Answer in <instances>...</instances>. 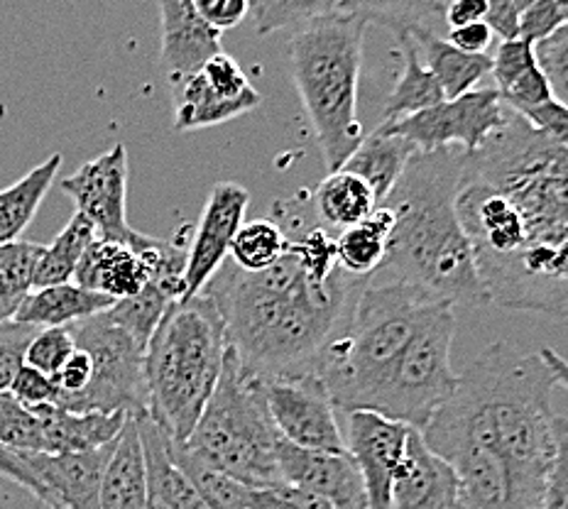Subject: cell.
<instances>
[{
  "label": "cell",
  "mask_w": 568,
  "mask_h": 509,
  "mask_svg": "<svg viewBox=\"0 0 568 509\" xmlns=\"http://www.w3.org/2000/svg\"><path fill=\"white\" fill-rule=\"evenodd\" d=\"M186 284L184 279L176 277H160L150 279L133 297L118 299L109 312L111 322L121 326L125 334L135 338L140 348H148V343L160 326L164 312L170 309V304L184 299Z\"/></svg>",
  "instance_id": "f546056e"
},
{
  "label": "cell",
  "mask_w": 568,
  "mask_h": 509,
  "mask_svg": "<svg viewBox=\"0 0 568 509\" xmlns=\"http://www.w3.org/2000/svg\"><path fill=\"white\" fill-rule=\"evenodd\" d=\"M417 44L422 62L429 67L432 74L439 81L444 96L452 101L464 93L478 89L485 77H490L493 59L488 54H466L456 47L442 40L429 28H414L405 32Z\"/></svg>",
  "instance_id": "484cf974"
},
{
  "label": "cell",
  "mask_w": 568,
  "mask_h": 509,
  "mask_svg": "<svg viewBox=\"0 0 568 509\" xmlns=\"http://www.w3.org/2000/svg\"><path fill=\"white\" fill-rule=\"evenodd\" d=\"M170 89L174 105V130H180V133H192V130L229 123L233 118L251 113L260 105L255 101L221 99L219 93L206 84L201 71L174 81Z\"/></svg>",
  "instance_id": "83f0119b"
},
{
  "label": "cell",
  "mask_w": 568,
  "mask_h": 509,
  "mask_svg": "<svg viewBox=\"0 0 568 509\" xmlns=\"http://www.w3.org/2000/svg\"><path fill=\"white\" fill-rule=\"evenodd\" d=\"M162 247L164 241L160 238H148L140 247L97 238L81 257L74 284L105 294L113 302L133 297L155 275Z\"/></svg>",
  "instance_id": "e0dca14e"
},
{
  "label": "cell",
  "mask_w": 568,
  "mask_h": 509,
  "mask_svg": "<svg viewBox=\"0 0 568 509\" xmlns=\"http://www.w3.org/2000/svg\"><path fill=\"white\" fill-rule=\"evenodd\" d=\"M74 201L77 213L87 216L97 235L103 241H115L140 247L150 235L138 233L128 223V150L115 145L67 176L59 184Z\"/></svg>",
  "instance_id": "7c38bea8"
},
{
  "label": "cell",
  "mask_w": 568,
  "mask_h": 509,
  "mask_svg": "<svg viewBox=\"0 0 568 509\" xmlns=\"http://www.w3.org/2000/svg\"><path fill=\"white\" fill-rule=\"evenodd\" d=\"M44 436V454H84L103 448L121 436L130 414H77L57 405L32 407Z\"/></svg>",
  "instance_id": "7402d4cb"
},
{
  "label": "cell",
  "mask_w": 568,
  "mask_h": 509,
  "mask_svg": "<svg viewBox=\"0 0 568 509\" xmlns=\"http://www.w3.org/2000/svg\"><path fill=\"white\" fill-rule=\"evenodd\" d=\"M346 451L358 466L368 509H389L393 485L405 464L412 426L381 417L375 411H348Z\"/></svg>",
  "instance_id": "5bb4252c"
},
{
  "label": "cell",
  "mask_w": 568,
  "mask_h": 509,
  "mask_svg": "<svg viewBox=\"0 0 568 509\" xmlns=\"http://www.w3.org/2000/svg\"><path fill=\"white\" fill-rule=\"evenodd\" d=\"M566 22L556 8V0H537L535 6L519 13V40H527L529 44H539L541 40L551 38V34L564 28Z\"/></svg>",
  "instance_id": "bcb514c9"
},
{
  "label": "cell",
  "mask_w": 568,
  "mask_h": 509,
  "mask_svg": "<svg viewBox=\"0 0 568 509\" xmlns=\"http://www.w3.org/2000/svg\"><path fill=\"white\" fill-rule=\"evenodd\" d=\"M255 6H257V0H253V8H255Z\"/></svg>",
  "instance_id": "91938a15"
},
{
  "label": "cell",
  "mask_w": 568,
  "mask_h": 509,
  "mask_svg": "<svg viewBox=\"0 0 568 509\" xmlns=\"http://www.w3.org/2000/svg\"><path fill=\"white\" fill-rule=\"evenodd\" d=\"M148 476V509H209L172 458V439L148 411L135 414Z\"/></svg>",
  "instance_id": "44dd1931"
},
{
  "label": "cell",
  "mask_w": 568,
  "mask_h": 509,
  "mask_svg": "<svg viewBox=\"0 0 568 509\" xmlns=\"http://www.w3.org/2000/svg\"><path fill=\"white\" fill-rule=\"evenodd\" d=\"M341 13H353L365 22H375L395 34H405L414 28H426V20L444 13L442 0H341Z\"/></svg>",
  "instance_id": "8d00e7d4"
},
{
  "label": "cell",
  "mask_w": 568,
  "mask_h": 509,
  "mask_svg": "<svg viewBox=\"0 0 568 509\" xmlns=\"http://www.w3.org/2000/svg\"><path fill=\"white\" fill-rule=\"evenodd\" d=\"M490 77L503 103L517 115L551 101L549 81L537 62L535 44L527 40H505L493 57Z\"/></svg>",
  "instance_id": "603a6c76"
},
{
  "label": "cell",
  "mask_w": 568,
  "mask_h": 509,
  "mask_svg": "<svg viewBox=\"0 0 568 509\" xmlns=\"http://www.w3.org/2000/svg\"><path fill=\"white\" fill-rule=\"evenodd\" d=\"M97 238L99 235H97V228L91 226V221L87 216H81V213H74L67 226L59 231L54 243L44 245L38 269H34L32 289L74 282L81 257H84L87 247Z\"/></svg>",
  "instance_id": "836d02e7"
},
{
  "label": "cell",
  "mask_w": 568,
  "mask_h": 509,
  "mask_svg": "<svg viewBox=\"0 0 568 509\" xmlns=\"http://www.w3.org/2000/svg\"><path fill=\"white\" fill-rule=\"evenodd\" d=\"M118 441V439H115ZM115 441L84 454H28L22 460L42 480L57 507L62 509H101V482L105 464Z\"/></svg>",
  "instance_id": "ac0fdd59"
},
{
  "label": "cell",
  "mask_w": 568,
  "mask_h": 509,
  "mask_svg": "<svg viewBox=\"0 0 568 509\" xmlns=\"http://www.w3.org/2000/svg\"><path fill=\"white\" fill-rule=\"evenodd\" d=\"M537 353H539V358L544 360V365L549 368V373L554 375L556 385H561L568 393V360L564 358L561 353H556L554 348H547V346L539 348Z\"/></svg>",
  "instance_id": "9f6ffc18"
},
{
  "label": "cell",
  "mask_w": 568,
  "mask_h": 509,
  "mask_svg": "<svg viewBox=\"0 0 568 509\" xmlns=\"http://www.w3.org/2000/svg\"><path fill=\"white\" fill-rule=\"evenodd\" d=\"M466 152L439 147L414 152L405 172L381 206L393 211L383 272L432 297L464 304H490L466 231L456 213V192Z\"/></svg>",
  "instance_id": "3957f363"
},
{
  "label": "cell",
  "mask_w": 568,
  "mask_h": 509,
  "mask_svg": "<svg viewBox=\"0 0 568 509\" xmlns=\"http://www.w3.org/2000/svg\"><path fill=\"white\" fill-rule=\"evenodd\" d=\"M442 3H446V0H442Z\"/></svg>",
  "instance_id": "94428289"
},
{
  "label": "cell",
  "mask_w": 568,
  "mask_h": 509,
  "mask_svg": "<svg viewBox=\"0 0 568 509\" xmlns=\"http://www.w3.org/2000/svg\"><path fill=\"white\" fill-rule=\"evenodd\" d=\"M393 223V211L377 206L368 218L343 231L336 238L338 267L358 279H371L375 272H381Z\"/></svg>",
  "instance_id": "4dcf8cb0"
},
{
  "label": "cell",
  "mask_w": 568,
  "mask_h": 509,
  "mask_svg": "<svg viewBox=\"0 0 568 509\" xmlns=\"http://www.w3.org/2000/svg\"><path fill=\"white\" fill-rule=\"evenodd\" d=\"M113 304L115 302L105 294L89 292L74 282L54 284V287L32 289L20 304L13 322L38 328H59L109 312Z\"/></svg>",
  "instance_id": "d4e9b609"
},
{
  "label": "cell",
  "mask_w": 568,
  "mask_h": 509,
  "mask_svg": "<svg viewBox=\"0 0 568 509\" xmlns=\"http://www.w3.org/2000/svg\"><path fill=\"white\" fill-rule=\"evenodd\" d=\"M554 466L541 509H568V419L554 417Z\"/></svg>",
  "instance_id": "ee69618b"
},
{
  "label": "cell",
  "mask_w": 568,
  "mask_h": 509,
  "mask_svg": "<svg viewBox=\"0 0 568 509\" xmlns=\"http://www.w3.org/2000/svg\"><path fill=\"white\" fill-rule=\"evenodd\" d=\"M0 446L18 454H44V436L38 417L8 389L0 393Z\"/></svg>",
  "instance_id": "f35d334b"
},
{
  "label": "cell",
  "mask_w": 568,
  "mask_h": 509,
  "mask_svg": "<svg viewBox=\"0 0 568 509\" xmlns=\"http://www.w3.org/2000/svg\"><path fill=\"white\" fill-rule=\"evenodd\" d=\"M523 118L531 128L539 130L544 138H549L556 145L568 150V109H564L561 103H556L551 99L537 105V109H531Z\"/></svg>",
  "instance_id": "681fc988"
},
{
  "label": "cell",
  "mask_w": 568,
  "mask_h": 509,
  "mask_svg": "<svg viewBox=\"0 0 568 509\" xmlns=\"http://www.w3.org/2000/svg\"><path fill=\"white\" fill-rule=\"evenodd\" d=\"M8 393L30 409L42 407V405H54L57 399V387L52 383V377L30 368V365H22V368L16 373Z\"/></svg>",
  "instance_id": "7dc6e473"
},
{
  "label": "cell",
  "mask_w": 568,
  "mask_h": 509,
  "mask_svg": "<svg viewBox=\"0 0 568 509\" xmlns=\"http://www.w3.org/2000/svg\"><path fill=\"white\" fill-rule=\"evenodd\" d=\"M365 287L368 279L351 277L341 267L331 277L316 275L287 247L263 272L223 263L204 294L216 302L226 340L243 368L270 383L316 373Z\"/></svg>",
  "instance_id": "7a4b0ae2"
},
{
  "label": "cell",
  "mask_w": 568,
  "mask_h": 509,
  "mask_svg": "<svg viewBox=\"0 0 568 509\" xmlns=\"http://www.w3.org/2000/svg\"><path fill=\"white\" fill-rule=\"evenodd\" d=\"M251 509H336L324 497L294 488V485H275V488H253Z\"/></svg>",
  "instance_id": "f6af8a7d"
},
{
  "label": "cell",
  "mask_w": 568,
  "mask_h": 509,
  "mask_svg": "<svg viewBox=\"0 0 568 509\" xmlns=\"http://www.w3.org/2000/svg\"><path fill=\"white\" fill-rule=\"evenodd\" d=\"M101 509H148L145 456H142L135 414L128 417L109 464H105Z\"/></svg>",
  "instance_id": "cb8c5ba5"
},
{
  "label": "cell",
  "mask_w": 568,
  "mask_h": 509,
  "mask_svg": "<svg viewBox=\"0 0 568 509\" xmlns=\"http://www.w3.org/2000/svg\"><path fill=\"white\" fill-rule=\"evenodd\" d=\"M160 3V59L170 84L204 67L221 50V32L199 18L194 0H158Z\"/></svg>",
  "instance_id": "d6986e66"
},
{
  "label": "cell",
  "mask_w": 568,
  "mask_h": 509,
  "mask_svg": "<svg viewBox=\"0 0 568 509\" xmlns=\"http://www.w3.org/2000/svg\"><path fill=\"white\" fill-rule=\"evenodd\" d=\"M194 8L211 30L223 34L226 30L239 28L251 16L253 0H194Z\"/></svg>",
  "instance_id": "c3c4849f"
},
{
  "label": "cell",
  "mask_w": 568,
  "mask_h": 509,
  "mask_svg": "<svg viewBox=\"0 0 568 509\" xmlns=\"http://www.w3.org/2000/svg\"><path fill=\"white\" fill-rule=\"evenodd\" d=\"M77 350V343L71 338L67 326L59 328H40L26 350V365L40 370L47 377H54L64 368V363Z\"/></svg>",
  "instance_id": "60d3db41"
},
{
  "label": "cell",
  "mask_w": 568,
  "mask_h": 509,
  "mask_svg": "<svg viewBox=\"0 0 568 509\" xmlns=\"http://www.w3.org/2000/svg\"><path fill=\"white\" fill-rule=\"evenodd\" d=\"M485 13H488L485 0H446L444 3V18L452 30L470 26V22H485Z\"/></svg>",
  "instance_id": "11a10c76"
},
{
  "label": "cell",
  "mask_w": 568,
  "mask_h": 509,
  "mask_svg": "<svg viewBox=\"0 0 568 509\" xmlns=\"http://www.w3.org/2000/svg\"><path fill=\"white\" fill-rule=\"evenodd\" d=\"M456 213L490 304L568 318V150L510 111L466 155Z\"/></svg>",
  "instance_id": "6da1fadb"
},
{
  "label": "cell",
  "mask_w": 568,
  "mask_h": 509,
  "mask_svg": "<svg viewBox=\"0 0 568 509\" xmlns=\"http://www.w3.org/2000/svg\"><path fill=\"white\" fill-rule=\"evenodd\" d=\"M280 434L272 424L265 380L247 373L229 346L219 385L184 446L247 488L282 485L277 466Z\"/></svg>",
  "instance_id": "52a82bcc"
},
{
  "label": "cell",
  "mask_w": 568,
  "mask_h": 509,
  "mask_svg": "<svg viewBox=\"0 0 568 509\" xmlns=\"http://www.w3.org/2000/svg\"><path fill=\"white\" fill-rule=\"evenodd\" d=\"M226 350V324L209 294L170 304L145 348V387L150 419L174 444L192 436L219 385Z\"/></svg>",
  "instance_id": "5b68a950"
},
{
  "label": "cell",
  "mask_w": 568,
  "mask_h": 509,
  "mask_svg": "<svg viewBox=\"0 0 568 509\" xmlns=\"http://www.w3.org/2000/svg\"><path fill=\"white\" fill-rule=\"evenodd\" d=\"M414 152L417 150H414L412 142L387 133L381 125L375 128L368 138H363L361 145L355 147V152L341 170L358 174L361 180L368 182L375 192L377 206H381L387 194L393 192V186L397 184L402 172H405Z\"/></svg>",
  "instance_id": "4316f807"
},
{
  "label": "cell",
  "mask_w": 568,
  "mask_h": 509,
  "mask_svg": "<svg viewBox=\"0 0 568 509\" xmlns=\"http://www.w3.org/2000/svg\"><path fill=\"white\" fill-rule=\"evenodd\" d=\"M251 206V192L235 182H219L211 189L206 206L201 211L199 226L189 247L184 272V299L199 297L213 275L226 263L235 233L243 226V216Z\"/></svg>",
  "instance_id": "9a60e30c"
},
{
  "label": "cell",
  "mask_w": 568,
  "mask_h": 509,
  "mask_svg": "<svg viewBox=\"0 0 568 509\" xmlns=\"http://www.w3.org/2000/svg\"><path fill=\"white\" fill-rule=\"evenodd\" d=\"M277 466L284 482L324 497L336 509H368L363 476L348 451H312L280 439Z\"/></svg>",
  "instance_id": "2e32d148"
},
{
  "label": "cell",
  "mask_w": 568,
  "mask_h": 509,
  "mask_svg": "<svg viewBox=\"0 0 568 509\" xmlns=\"http://www.w3.org/2000/svg\"><path fill=\"white\" fill-rule=\"evenodd\" d=\"M265 397L280 439L312 451L346 454L336 407L316 373L270 380Z\"/></svg>",
  "instance_id": "4fadbf2b"
},
{
  "label": "cell",
  "mask_w": 568,
  "mask_h": 509,
  "mask_svg": "<svg viewBox=\"0 0 568 509\" xmlns=\"http://www.w3.org/2000/svg\"><path fill=\"white\" fill-rule=\"evenodd\" d=\"M59 170H62V155L54 152L16 184L0 189V245L20 241L44 196L50 194Z\"/></svg>",
  "instance_id": "f1b7e54d"
},
{
  "label": "cell",
  "mask_w": 568,
  "mask_h": 509,
  "mask_svg": "<svg viewBox=\"0 0 568 509\" xmlns=\"http://www.w3.org/2000/svg\"><path fill=\"white\" fill-rule=\"evenodd\" d=\"M454 334V304H439L402 350L365 411L422 431L458 385L452 368Z\"/></svg>",
  "instance_id": "9c48e42d"
},
{
  "label": "cell",
  "mask_w": 568,
  "mask_h": 509,
  "mask_svg": "<svg viewBox=\"0 0 568 509\" xmlns=\"http://www.w3.org/2000/svg\"><path fill=\"white\" fill-rule=\"evenodd\" d=\"M67 328L77 348L89 353L91 383L84 393L62 409L77 414L148 411L145 348H140L133 336L115 326L105 312L84 318V322L69 324Z\"/></svg>",
  "instance_id": "30bf717a"
},
{
  "label": "cell",
  "mask_w": 568,
  "mask_h": 509,
  "mask_svg": "<svg viewBox=\"0 0 568 509\" xmlns=\"http://www.w3.org/2000/svg\"><path fill=\"white\" fill-rule=\"evenodd\" d=\"M44 245L30 241H16L0 245V324L13 322L20 304L34 287Z\"/></svg>",
  "instance_id": "d590c367"
},
{
  "label": "cell",
  "mask_w": 568,
  "mask_h": 509,
  "mask_svg": "<svg viewBox=\"0 0 568 509\" xmlns=\"http://www.w3.org/2000/svg\"><path fill=\"white\" fill-rule=\"evenodd\" d=\"M488 3V13H485V26L493 30V34L505 40H517L519 34V10L515 8V0H485Z\"/></svg>",
  "instance_id": "816d5d0a"
},
{
  "label": "cell",
  "mask_w": 568,
  "mask_h": 509,
  "mask_svg": "<svg viewBox=\"0 0 568 509\" xmlns=\"http://www.w3.org/2000/svg\"><path fill=\"white\" fill-rule=\"evenodd\" d=\"M510 115L497 89H473L464 96L442 101L422 113L381 123L387 133L405 138L417 152L460 145V152H476Z\"/></svg>",
  "instance_id": "8fae6325"
},
{
  "label": "cell",
  "mask_w": 568,
  "mask_h": 509,
  "mask_svg": "<svg viewBox=\"0 0 568 509\" xmlns=\"http://www.w3.org/2000/svg\"><path fill=\"white\" fill-rule=\"evenodd\" d=\"M290 235L277 221L257 218L243 223L231 243V263L243 272H263L287 253Z\"/></svg>",
  "instance_id": "74e56055"
},
{
  "label": "cell",
  "mask_w": 568,
  "mask_h": 509,
  "mask_svg": "<svg viewBox=\"0 0 568 509\" xmlns=\"http://www.w3.org/2000/svg\"><path fill=\"white\" fill-rule=\"evenodd\" d=\"M424 444L454 468L458 509H541L551 466L470 439L429 421L419 431Z\"/></svg>",
  "instance_id": "ba28073f"
},
{
  "label": "cell",
  "mask_w": 568,
  "mask_h": 509,
  "mask_svg": "<svg viewBox=\"0 0 568 509\" xmlns=\"http://www.w3.org/2000/svg\"><path fill=\"white\" fill-rule=\"evenodd\" d=\"M0 509H62L18 480L0 476Z\"/></svg>",
  "instance_id": "f907efd6"
},
{
  "label": "cell",
  "mask_w": 568,
  "mask_h": 509,
  "mask_svg": "<svg viewBox=\"0 0 568 509\" xmlns=\"http://www.w3.org/2000/svg\"><path fill=\"white\" fill-rule=\"evenodd\" d=\"M537 0H515V8L519 10V13H523V10H527L529 6H535Z\"/></svg>",
  "instance_id": "680465c9"
},
{
  "label": "cell",
  "mask_w": 568,
  "mask_h": 509,
  "mask_svg": "<svg viewBox=\"0 0 568 509\" xmlns=\"http://www.w3.org/2000/svg\"><path fill=\"white\" fill-rule=\"evenodd\" d=\"M537 62L549 81L551 99L568 109V26L535 44Z\"/></svg>",
  "instance_id": "b9f144b4"
},
{
  "label": "cell",
  "mask_w": 568,
  "mask_h": 509,
  "mask_svg": "<svg viewBox=\"0 0 568 509\" xmlns=\"http://www.w3.org/2000/svg\"><path fill=\"white\" fill-rule=\"evenodd\" d=\"M38 330V326L18 322L0 324V393H6L16 373L26 365V350Z\"/></svg>",
  "instance_id": "7bdbcfd3"
},
{
  "label": "cell",
  "mask_w": 568,
  "mask_h": 509,
  "mask_svg": "<svg viewBox=\"0 0 568 509\" xmlns=\"http://www.w3.org/2000/svg\"><path fill=\"white\" fill-rule=\"evenodd\" d=\"M439 304L407 282L365 287L328 343L316 375L336 411H365L395 360Z\"/></svg>",
  "instance_id": "8992f818"
},
{
  "label": "cell",
  "mask_w": 568,
  "mask_h": 509,
  "mask_svg": "<svg viewBox=\"0 0 568 509\" xmlns=\"http://www.w3.org/2000/svg\"><path fill=\"white\" fill-rule=\"evenodd\" d=\"M389 509H458V480L454 468L424 444L412 429L407 456L393 485Z\"/></svg>",
  "instance_id": "ffe728a7"
},
{
  "label": "cell",
  "mask_w": 568,
  "mask_h": 509,
  "mask_svg": "<svg viewBox=\"0 0 568 509\" xmlns=\"http://www.w3.org/2000/svg\"><path fill=\"white\" fill-rule=\"evenodd\" d=\"M314 206L326 226L346 231L371 216L377 208V198L371 184L358 174L338 170L328 172L326 180L316 186Z\"/></svg>",
  "instance_id": "d6a6232c"
},
{
  "label": "cell",
  "mask_w": 568,
  "mask_h": 509,
  "mask_svg": "<svg viewBox=\"0 0 568 509\" xmlns=\"http://www.w3.org/2000/svg\"><path fill=\"white\" fill-rule=\"evenodd\" d=\"M0 476H8V478L18 480L20 485H26V488L42 495L44 500H50L54 505L52 495L47 492L42 480L34 476L32 468L26 464V460H22V456L18 451H10V448H6V446H0Z\"/></svg>",
  "instance_id": "f5cc1de1"
},
{
  "label": "cell",
  "mask_w": 568,
  "mask_h": 509,
  "mask_svg": "<svg viewBox=\"0 0 568 509\" xmlns=\"http://www.w3.org/2000/svg\"><path fill=\"white\" fill-rule=\"evenodd\" d=\"M556 8H559V13H561L564 22L568 26V0H556Z\"/></svg>",
  "instance_id": "6f0895ef"
},
{
  "label": "cell",
  "mask_w": 568,
  "mask_h": 509,
  "mask_svg": "<svg viewBox=\"0 0 568 509\" xmlns=\"http://www.w3.org/2000/svg\"><path fill=\"white\" fill-rule=\"evenodd\" d=\"M172 458L184 470V476L192 480L209 509H251L253 488L209 466L206 460L189 451L184 444L172 441Z\"/></svg>",
  "instance_id": "e575fe53"
},
{
  "label": "cell",
  "mask_w": 568,
  "mask_h": 509,
  "mask_svg": "<svg viewBox=\"0 0 568 509\" xmlns=\"http://www.w3.org/2000/svg\"><path fill=\"white\" fill-rule=\"evenodd\" d=\"M448 42L466 54H485L493 42V30L485 22H470L448 32Z\"/></svg>",
  "instance_id": "db71d44e"
},
{
  "label": "cell",
  "mask_w": 568,
  "mask_h": 509,
  "mask_svg": "<svg viewBox=\"0 0 568 509\" xmlns=\"http://www.w3.org/2000/svg\"><path fill=\"white\" fill-rule=\"evenodd\" d=\"M199 71H201V77H204L206 84L213 91H216L221 99H226V101H255V103L263 101L260 91L251 84V81H247L241 64L235 62V59L226 52L213 54Z\"/></svg>",
  "instance_id": "ab89813d"
},
{
  "label": "cell",
  "mask_w": 568,
  "mask_h": 509,
  "mask_svg": "<svg viewBox=\"0 0 568 509\" xmlns=\"http://www.w3.org/2000/svg\"><path fill=\"white\" fill-rule=\"evenodd\" d=\"M397 40L405 69H402L393 93H389L385 101L383 123H395L399 118L422 113L426 109H432V105L446 101L439 81H436L429 67L422 62V54L409 34H397Z\"/></svg>",
  "instance_id": "1f68e13d"
},
{
  "label": "cell",
  "mask_w": 568,
  "mask_h": 509,
  "mask_svg": "<svg viewBox=\"0 0 568 509\" xmlns=\"http://www.w3.org/2000/svg\"><path fill=\"white\" fill-rule=\"evenodd\" d=\"M368 22L353 13L316 16L290 38L292 81L328 172H338L363 142L358 81Z\"/></svg>",
  "instance_id": "277c9868"
}]
</instances>
